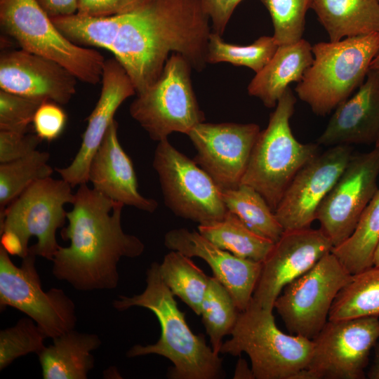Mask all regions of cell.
<instances>
[{
  "label": "cell",
  "mask_w": 379,
  "mask_h": 379,
  "mask_svg": "<svg viewBox=\"0 0 379 379\" xmlns=\"http://www.w3.org/2000/svg\"><path fill=\"white\" fill-rule=\"evenodd\" d=\"M120 18L110 51L129 75L136 94L158 79L170 53L181 55L197 71L207 63L211 31L201 0H143Z\"/></svg>",
  "instance_id": "cell-1"
},
{
  "label": "cell",
  "mask_w": 379,
  "mask_h": 379,
  "mask_svg": "<svg viewBox=\"0 0 379 379\" xmlns=\"http://www.w3.org/2000/svg\"><path fill=\"white\" fill-rule=\"evenodd\" d=\"M72 209L67 212L68 225L61 236L69 240L60 246L52 262L55 278L77 290H111L119 283L117 265L122 258H135L145 250L136 236L121 226L124 204L116 202L87 183L79 185Z\"/></svg>",
  "instance_id": "cell-2"
},
{
  "label": "cell",
  "mask_w": 379,
  "mask_h": 379,
  "mask_svg": "<svg viewBox=\"0 0 379 379\" xmlns=\"http://www.w3.org/2000/svg\"><path fill=\"white\" fill-rule=\"evenodd\" d=\"M146 288L133 296L120 295L113 307L124 311L141 307L152 312L160 326L161 335L154 344L135 345L128 357L157 354L169 359L172 379H218L224 378L222 359L208 346L202 334H194L187 324L185 313L178 307L174 295L164 282L159 264L152 262L146 273Z\"/></svg>",
  "instance_id": "cell-3"
},
{
  "label": "cell",
  "mask_w": 379,
  "mask_h": 379,
  "mask_svg": "<svg viewBox=\"0 0 379 379\" xmlns=\"http://www.w3.org/2000/svg\"><path fill=\"white\" fill-rule=\"evenodd\" d=\"M72 187L51 176L29 185L0 215L1 246L22 259L30 251L52 261L60 246L56 231L67 220L64 206L74 199Z\"/></svg>",
  "instance_id": "cell-4"
},
{
  "label": "cell",
  "mask_w": 379,
  "mask_h": 379,
  "mask_svg": "<svg viewBox=\"0 0 379 379\" xmlns=\"http://www.w3.org/2000/svg\"><path fill=\"white\" fill-rule=\"evenodd\" d=\"M312 51V63L295 91L314 114L326 116L364 83L379 53V33L319 42Z\"/></svg>",
  "instance_id": "cell-5"
},
{
  "label": "cell",
  "mask_w": 379,
  "mask_h": 379,
  "mask_svg": "<svg viewBox=\"0 0 379 379\" xmlns=\"http://www.w3.org/2000/svg\"><path fill=\"white\" fill-rule=\"evenodd\" d=\"M296 98L288 88L260 131L240 185L258 192L274 212L297 173L319 154L317 143H301L293 135L290 119Z\"/></svg>",
  "instance_id": "cell-6"
},
{
  "label": "cell",
  "mask_w": 379,
  "mask_h": 379,
  "mask_svg": "<svg viewBox=\"0 0 379 379\" xmlns=\"http://www.w3.org/2000/svg\"><path fill=\"white\" fill-rule=\"evenodd\" d=\"M230 335L219 353H246L256 379H295L312 352V340L284 333L276 324L273 310L252 304L239 312Z\"/></svg>",
  "instance_id": "cell-7"
},
{
  "label": "cell",
  "mask_w": 379,
  "mask_h": 379,
  "mask_svg": "<svg viewBox=\"0 0 379 379\" xmlns=\"http://www.w3.org/2000/svg\"><path fill=\"white\" fill-rule=\"evenodd\" d=\"M0 25L22 49L57 62L81 81H101L104 57L68 40L35 0H0Z\"/></svg>",
  "instance_id": "cell-8"
},
{
  "label": "cell",
  "mask_w": 379,
  "mask_h": 379,
  "mask_svg": "<svg viewBox=\"0 0 379 379\" xmlns=\"http://www.w3.org/2000/svg\"><path fill=\"white\" fill-rule=\"evenodd\" d=\"M190 64L173 53L158 79L136 94L130 105L131 116L153 140L167 139L174 132L187 134L205 117L192 86Z\"/></svg>",
  "instance_id": "cell-9"
},
{
  "label": "cell",
  "mask_w": 379,
  "mask_h": 379,
  "mask_svg": "<svg viewBox=\"0 0 379 379\" xmlns=\"http://www.w3.org/2000/svg\"><path fill=\"white\" fill-rule=\"evenodd\" d=\"M36 255L29 251L20 267L0 246V306L14 307L32 319L46 338L74 329L75 305L60 288H42L35 267Z\"/></svg>",
  "instance_id": "cell-10"
},
{
  "label": "cell",
  "mask_w": 379,
  "mask_h": 379,
  "mask_svg": "<svg viewBox=\"0 0 379 379\" xmlns=\"http://www.w3.org/2000/svg\"><path fill=\"white\" fill-rule=\"evenodd\" d=\"M166 205L178 216L199 224L221 220L227 209L222 190L194 160L165 139L154 155Z\"/></svg>",
  "instance_id": "cell-11"
},
{
  "label": "cell",
  "mask_w": 379,
  "mask_h": 379,
  "mask_svg": "<svg viewBox=\"0 0 379 379\" xmlns=\"http://www.w3.org/2000/svg\"><path fill=\"white\" fill-rule=\"evenodd\" d=\"M351 276L331 252L286 285L274 309L291 334L312 340L328 321L332 305Z\"/></svg>",
  "instance_id": "cell-12"
},
{
  "label": "cell",
  "mask_w": 379,
  "mask_h": 379,
  "mask_svg": "<svg viewBox=\"0 0 379 379\" xmlns=\"http://www.w3.org/2000/svg\"><path fill=\"white\" fill-rule=\"evenodd\" d=\"M379 339V317L328 320L312 339L310 361L295 379H363Z\"/></svg>",
  "instance_id": "cell-13"
},
{
  "label": "cell",
  "mask_w": 379,
  "mask_h": 379,
  "mask_svg": "<svg viewBox=\"0 0 379 379\" xmlns=\"http://www.w3.org/2000/svg\"><path fill=\"white\" fill-rule=\"evenodd\" d=\"M379 147L352 155L338 180L320 205L317 218L333 247L354 231L366 207L377 192Z\"/></svg>",
  "instance_id": "cell-14"
},
{
  "label": "cell",
  "mask_w": 379,
  "mask_h": 379,
  "mask_svg": "<svg viewBox=\"0 0 379 379\" xmlns=\"http://www.w3.org/2000/svg\"><path fill=\"white\" fill-rule=\"evenodd\" d=\"M333 248L320 228L284 231L262 262L251 304L273 310L284 288L309 271Z\"/></svg>",
  "instance_id": "cell-15"
},
{
  "label": "cell",
  "mask_w": 379,
  "mask_h": 379,
  "mask_svg": "<svg viewBox=\"0 0 379 379\" xmlns=\"http://www.w3.org/2000/svg\"><path fill=\"white\" fill-rule=\"evenodd\" d=\"M260 131L253 123L201 122L187 135L197 149L194 161L222 191L240 185Z\"/></svg>",
  "instance_id": "cell-16"
},
{
  "label": "cell",
  "mask_w": 379,
  "mask_h": 379,
  "mask_svg": "<svg viewBox=\"0 0 379 379\" xmlns=\"http://www.w3.org/2000/svg\"><path fill=\"white\" fill-rule=\"evenodd\" d=\"M352 155L350 145L332 146L319 153L297 173L274 211L284 231L310 227L320 205Z\"/></svg>",
  "instance_id": "cell-17"
},
{
  "label": "cell",
  "mask_w": 379,
  "mask_h": 379,
  "mask_svg": "<svg viewBox=\"0 0 379 379\" xmlns=\"http://www.w3.org/2000/svg\"><path fill=\"white\" fill-rule=\"evenodd\" d=\"M101 81L100 95L87 118L78 152L69 166L55 168L72 187L88 182L91 159L114 119L117 109L128 98L136 94L131 79L115 58L105 60Z\"/></svg>",
  "instance_id": "cell-18"
},
{
  "label": "cell",
  "mask_w": 379,
  "mask_h": 379,
  "mask_svg": "<svg viewBox=\"0 0 379 379\" xmlns=\"http://www.w3.org/2000/svg\"><path fill=\"white\" fill-rule=\"evenodd\" d=\"M77 79L57 62L22 48L1 53V90L65 105L76 93Z\"/></svg>",
  "instance_id": "cell-19"
},
{
  "label": "cell",
  "mask_w": 379,
  "mask_h": 379,
  "mask_svg": "<svg viewBox=\"0 0 379 379\" xmlns=\"http://www.w3.org/2000/svg\"><path fill=\"white\" fill-rule=\"evenodd\" d=\"M164 244L189 258L204 260L211 268L213 277L230 292L240 312L250 305L260 275L261 262L237 257L199 232L186 228L169 230L164 236Z\"/></svg>",
  "instance_id": "cell-20"
},
{
  "label": "cell",
  "mask_w": 379,
  "mask_h": 379,
  "mask_svg": "<svg viewBox=\"0 0 379 379\" xmlns=\"http://www.w3.org/2000/svg\"><path fill=\"white\" fill-rule=\"evenodd\" d=\"M117 130L114 119L91 159L88 181L94 190L116 202L153 213L158 204L139 193L133 162L119 141Z\"/></svg>",
  "instance_id": "cell-21"
},
{
  "label": "cell",
  "mask_w": 379,
  "mask_h": 379,
  "mask_svg": "<svg viewBox=\"0 0 379 379\" xmlns=\"http://www.w3.org/2000/svg\"><path fill=\"white\" fill-rule=\"evenodd\" d=\"M379 137V71L370 69L358 91L340 104L319 137V145L370 144Z\"/></svg>",
  "instance_id": "cell-22"
},
{
  "label": "cell",
  "mask_w": 379,
  "mask_h": 379,
  "mask_svg": "<svg viewBox=\"0 0 379 379\" xmlns=\"http://www.w3.org/2000/svg\"><path fill=\"white\" fill-rule=\"evenodd\" d=\"M312 61V46L304 39L278 46L270 60L251 81L248 94L267 107H276L289 84L299 83Z\"/></svg>",
  "instance_id": "cell-23"
},
{
  "label": "cell",
  "mask_w": 379,
  "mask_h": 379,
  "mask_svg": "<svg viewBox=\"0 0 379 379\" xmlns=\"http://www.w3.org/2000/svg\"><path fill=\"white\" fill-rule=\"evenodd\" d=\"M101 345L98 335L74 329L53 338L38 354L44 379H86L94 366L92 352Z\"/></svg>",
  "instance_id": "cell-24"
},
{
  "label": "cell",
  "mask_w": 379,
  "mask_h": 379,
  "mask_svg": "<svg viewBox=\"0 0 379 379\" xmlns=\"http://www.w3.org/2000/svg\"><path fill=\"white\" fill-rule=\"evenodd\" d=\"M312 8L330 41L379 33L378 0H312Z\"/></svg>",
  "instance_id": "cell-25"
},
{
  "label": "cell",
  "mask_w": 379,
  "mask_h": 379,
  "mask_svg": "<svg viewBox=\"0 0 379 379\" xmlns=\"http://www.w3.org/2000/svg\"><path fill=\"white\" fill-rule=\"evenodd\" d=\"M198 230L219 248L237 257L261 263L274 244L251 230L229 211L221 220L199 224Z\"/></svg>",
  "instance_id": "cell-26"
},
{
  "label": "cell",
  "mask_w": 379,
  "mask_h": 379,
  "mask_svg": "<svg viewBox=\"0 0 379 379\" xmlns=\"http://www.w3.org/2000/svg\"><path fill=\"white\" fill-rule=\"evenodd\" d=\"M379 243V187L364 211L349 238L333 247L332 253L352 274L373 265Z\"/></svg>",
  "instance_id": "cell-27"
},
{
  "label": "cell",
  "mask_w": 379,
  "mask_h": 379,
  "mask_svg": "<svg viewBox=\"0 0 379 379\" xmlns=\"http://www.w3.org/2000/svg\"><path fill=\"white\" fill-rule=\"evenodd\" d=\"M379 317V266L352 274L338 293L328 320Z\"/></svg>",
  "instance_id": "cell-28"
},
{
  "label": "cell",
  "mask_w": 379,
  "mask_h": 379,
  "mask_svg": "<svg viewBox=\"0 0 379 379\" xmlns=\"http://www.w3.org/2000/svg\"><path fill=\"white\" fill-rule=\"evenodd\" d=\"M190 258L179 251H172L159 264V272L174 296H178L197 315H200L210 277Z\"/></svg>",
  "instance_id": "cell-29"
},
{
  "label": "cell",
  "mask_w": 379,
  "mask_h": 379,
  "mask_svg": "<svg viewBox=\"0 0 379 379\" xmlns=\"http://www.w3.org/2000/svg\"><path fill=\"white\" fill-rule=\"evenodd\" d=\"M222 196L227 211L251 230L274 243L279 239L284 228L258 192L248 185H240L234 189L222 190Z\"/></svg>",
  "instance_id": "cell-30"
},
{
  "label": "cell",
  "mask_w": 379,
  "mask_h": 379,
  "mask_svg": "<svg viewBox=\"0 0 379 379\" xmlns=\"http://www.w3.org/2000/svg\"><path fill=\"white\" fill-rule=\"evenodd\" d=\"M239 312L227 289L214 277H210L200 315L215 353L220 354L222 338L231 334Z\"/></svg>",
  "instance_id": "cell-31"
},
{
  "label": "cell",
  "mask_w": 379,
  "mask_h": 379,
  "mask_svg": "<svg viewBox=\"0 0 379 379\" xmlns=\"http://www.w3.org/2000/svg\"><path fill=\"white\" fill-rule=\"evenodd\" d=\"M50 155L35 150L29 155L0 165V215L34 182L51 177Z\"/></svg>",
  "instance_id": "cell-32"
},
{
  "label": "cell",
  "mask_w": 379,
  "mask_h": 379,
  "mask_svg": "<svg viewBox=\"0 0 379 379\" xmlns=\"http://www.w3.org/2000/svg\"><path fill=\"white\" fill-rule=\"evenodd\" d=\"M58 30L72 43L110 51L120 27V15L97 18L75 14L51 18Z\"/></svg>",
  "instance_id": "cell-33"
},
{
  "label": "cell",
  "mask_w": 379,
  "mask_h": 379,
  "mask_svg": "<svg viewBox=\"0 0 379 379\" xmlns=\"http://www.w3.org/2000/svg\"><path fill=\"white\" fill-rule=\"evenodd\" d=\"M278 47L273 36H262L246 46L225 42L221 35L211 32L209 36L206 62H230L234 65L247 67L259 72L270 60Z\"/></svg>",
  "instance_id": "cell-34"
},
{
  "label": "cell",
  "mask_w": 379,
  "mask_h": 379,
  "mask_svg": "<svg viewBox=\"0 0 379 379\" xmlns=\"http://www.w3.org/2000/svg\"><path fill=\"white\" fill-rule=\"evenodd\" d=\"M44 333L31 319L22 318L15 326L0 331V370L20 357L39 354L45 347Z\"/></svg>",
  "instance_id": "cell-35"
},
{
  "label": "cell",
  "mask_w": 379,
  "mask_h": 379,
  "mask_svg": "<svg viewBox=\"0 0 379 379\" xmlns=\"http://www.w3.org/2000/svg\"><path fill=\"white\" fill-rule=\"evenodd\" d=\"M267 9L273 24V38L278 46L302 39L305 14L312 0H259Z\"/></svg>",
  "instance_id": "cell-36"
},
{
  "label": "cell",
  "mask_w": 379,
  "mask_h": 379,
  "mask_svg": "<svg viewBox=\"0 0 379 379\" xmlns=\"http://www.w3.org/2000/svg\"><path fill=\"white\" fill-rule=\"evenodd\" d=\"M45 101L0 91V131L27 133L39 107Z\"/></svg>",
  "instance_id": "cell-37"
},
{
  "label": "cell",
  "mask_w": 379,
  "mask_h": 379,
  "mask_svg": "<svg viewBox=\"0 0 379 379\" xmlns=\"http://www.w3.org/2000/svg\"><path fill=\"white\" fill-rule=\"evenodd\" d=\"M60 105L45 101L37 109L32 124L35 133L41 140L53 141L63 132L67 117Z\"/></svg>",
  "instance_id": "cell-38"
},
{
  "label": "cell",
  "mask_w": 379,
  "mask_h": 379,
  "mask_svg": "<svg viewBox=\"0 0 379 379\" xmlns=\"http://www.w3.org/2000/svg\"><path fill=\"white\" fill-rule=\"evenodd\" d=\"M42 140L36 133L0 131V163L25 157L36 150Z\"/></svg>",
  "instance_id": "cell-39"
},
{
  "label": "cell",
  "mask_w": 379,
  "mask_h": 379,
  "mask_svg": "<svg viewBox=\"0 0 379 379\" xmlns=\"http://www.w3.org/2000/svg\"><path fill=\"white\" fill-rule=\"evenodd\" d=\"M143 0H78L77 13L103 18L121 15L133 10Z\"/></svg>",
  "instance_id": "cell-40"
},
{
  "label": "cell",
  "mask_w": 379,
  "mask_h": 379,
  "mask_svg": "<svg viewBox=\"0 0 379 379\" xmlns=\"http://www.w3.org/2000/svg\"><path fill=\"white\" fill-rule=\"evenodd\" d=\"M242 0H201L212 23L213 32L222 35L234 9Z\"/></svg>",
  "instance_id": "cell-41"
},
{
  "label": "cell",
  "mask_w": 379,
  "mask_h": 379,
  "mask_svg": "<svg viewBox=\"0 0 379 379\" xmlns=\"http://www.w3.org/2000/svg\"><path fill=\"white\" fill-rule=\"evenodd\" d=\"M51 18L67 16L77 12L78 0H35Z\"/></svg>",
  "instance_id": "cell-42"
},
{
  "label": "cell",
  "mask_w": 379,
  "mask_h": 379,
  "mask_svg": "<svg viewBox=\"0 0 379 379\" xmlns=\"http://www.w3.org/2000/svg\"><path fill=\"white\" fill-rule=\"evenodd\" d=\"M234 378L247 379L255 378L251 367L249 368L246 361L243 359H239L238 361Z\"/></svg>",
  "instance_id": "cell-43"
},
{
  "label": "cell",
  "mask_w": 379,
  "mask_h": 379,
  "mask_svg": "<svg viewBox=\"0 0 379 379\" xmlns=\"http://www.w3.org/2000/svg\"><path fill=\"white\" fill-rule=\"evenodd\" d=\"M368 378L379 379V343L375 345V357L373 364L368 372Z\"/></svg>",
  "instance_id": "cell-44"
},
{
  "label": "cell",
  "mask_w": 379,
  "mask_h": 379,
  "mask_svg": "<svg viewBox=\"0 0 379 379\" xmlns=\"http://www.w3.org/2000/svg\"><path fill=\"white\" fill-rule=\"evenodd\" d=\"M370 69L379 71V53L373 60L370 66Z\"/></svg>",
  "instance_id": "cell-45"
},
{
  "label": "cell",
  "mask_w": 379,
  "mask_h": 379,
  "mask_svg": "<svg viewBox=\"0 0 379 379\" xmlns=\"http://www.w3.org/2000/svg\"><path fill=\"white\" fill-rule=\"evenodd\" d=\"M373 265L379 266V243L375 249L373 256Z\"/></svg>",
  "instance_id": "cell-46"
},
{
  "label": "cell",
  "mask_w": 379,
  "mask_h": 379,
  "mask_svg": "<svg viewBox=\"0 0 379 379\" xmlns=\"http://www.w3.org/2000/svg\"><path fill=\"white\" fill-rule=\"evenodd\" d=\"M375 147H379V137L378 138V140H376V142H375Z\"/></svg>",
  "instance_id": "cell-47"
},
{
  "label": "cell",
  "mask_w": 379,
  "mask_h": 379,
  "mask_svg": "<svg viewBox=\"0 0 379 379\" xmlns=\"http://www.w3.org/2000/svg\"><path fill=\"white\" fill-rule=\"evenodd\" d=\"M378 2H379V0H378Z\"/></svg>",
  "instance_id": "cell-48"
}]
</instances>
